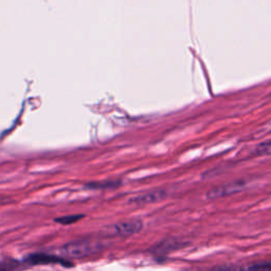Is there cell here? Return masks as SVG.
<instances>
[{
	"mask_svg": "<svg viewBox=\"0 0 271 271\" xmlns=\"http://www.w3.org/2000/svg\"><path fill=\"white\" fill-rule=\"evenodd\" d=\"M103 249V245L94 239H77V241L66 244L61 252L65 256L72 258L87 257L98 253Z\"/></svg>",
	"mask_w": 271,
	"mask_h": 271,
	"instance_id": "6da1fadb",
	"label": "cell"
},
{
	"mask_svg": "<svg viewBox=\"0 0 271 271\" xmlns=\"http://www.w3.org/2000/svg\"><path fill=\"white\" fill-rule=\"evenodd\" d=\"M24 262L30 265H60L63 267H73V264L64 257L45 253L29 254Z\"/></svg>",
	"mask_w": 271,
	"mask_h": 271,
	"instance_id": "7a4b0ae2",
	"label": "cell"
},
{
	"mask_svg": "<svg viewBox=\"0 0 271 271\" xmlns=\"http://www.w3.org/2000/svg\"><path fill=\"white\" fill-rule=\"evenodd\" d=\"M246 187L245 181H234L224 184V186H219L217 188H214L209 191L207 193V197L209 199H216L220 197L229 196L232 194H235L239 191H242Z\"/></svg>",
	"mask_w": 271,
	"mask_h": 271,
	"instance_id": "3957f363",
	"label": "cell"
},
{
	"mask_svg": "<svg viewBox=\"0 0 271 271\" xmlns=\"http://www.w3.org/2000/svg\"><path fill=\"white\" fill-rule=\"evenodd\" d=\"M142 227L143 223L140 219L122 221V223H119L115 226V231L118 235L122 237H127L140 232L142 230Z\"/></svg>",
	"mask_w": 271,
	"mask_h": 271,
	"instance_id": "277c9868",
	"label": "cell"
},
{
	"mask_svg": "<svg viewBox=\"0 0 271 271\" xmlns=\"http://www.w3.org/2000/svg\"><path fill=\"white\" fill-rule=\"evenodd\" d=\"M166 197V193L164 191L158 190V191H153V192L146 193L144 195H141L136 197V198L133 200L136 203H142V205H145V203H153V202H157L164 199Z\"/></svg>",
	"mask_w": 271,
	"mask_h": 271,
	"instance_id": "5b68a950",
	"label": "cell"
},
{
	"mask_svg": "<svg viewBox=\"0 0 271 271\" xmlns=\"http://www.w3.org/2000/svg\"><path fill=\"white\" fill-rule=\"evenodd\" d=\"M179 242L176 239H165L162 243H160L155 247V253L158 255H164L165 253L173 251L179 247Z\"/></svg>",
	"mask_w": 271,
	"mask_h": 271,
	"instance_id": "8992f818",
	"label": "cell"
},
{
	"mask_svg": "<svg viewBox=\"0 0 271 271\" xmlns=\"http://www.w3.org/2000/svg\"><path fill=\"white\" fill-rule=\"evenodd\" d=\"M21 268V263L11 258L0 261V271H18Z\"/></svg>",
	"mask_w": 271,
	"mask_h": 271,
	"instance_id": "52a82bcc",
	"label": "cell"
},
{
	"mask_svg": "<svg viewBox=\"0 0 271 271\" xmlns=\"http://www.w3.org/2000/svg\"><path fill=\"white\" fill-rule=\"evenodd\" d=\"M82 218H84V215L81 214H73V215H67V216H61V217H58L55 218L54 221L58 224L60 225H72L77 223L78 220H81Z\"/></svg>",
	"mask_w": 271,
	"mask_h": 271,
	"instance_id": "ba28073f",
	"label": "cell"
},
{
	"mask_svg": "<svg viewBox=\"0 0 271 271\" xmlns=\"http://www.w3.org/2000/svg\"><path fill=\"white\" fill-rule=\"evenodd\" d=\"M255 156H271V140L258 144L254 150Z\"/></svg>",
	"mask_w": 271,
	"mask_h": 271,
	"instance_id": "9c48e42d",
	"label": "cell"
},
{
	"mask_svg": "<svg viewBox=\"0 0 271 271\" xmlns=\"http://www.w3.org/2000/svg\"><path fill=\"white\" fill-rule=\"evenodd\" d=\"M118 186H120V182H116V181H110V182H104V183H100V182H96V183H89L87 184L88 189L91 190H105V189H114V188H118Z\"/></svg>",
	"mask_w": 271,
	"mask_h": 271,
	"instance_id": "30bf717a",
	"label": "cell"
},
{
	"mask_svg": "<svg viewBox=\"0 0 271 271\" xmlns=\"http://www.w3.org/2000/svg\"><path fill=\"white\" fill-rule=\"evenodd\" d=\"M245 271H271V262L253 264Z\"/></svg>",
	"mask_w": 271,
	"mask_h": 271,
	"instance_id": "8fae6325",
	"label": "cell"
}]
</instances>
